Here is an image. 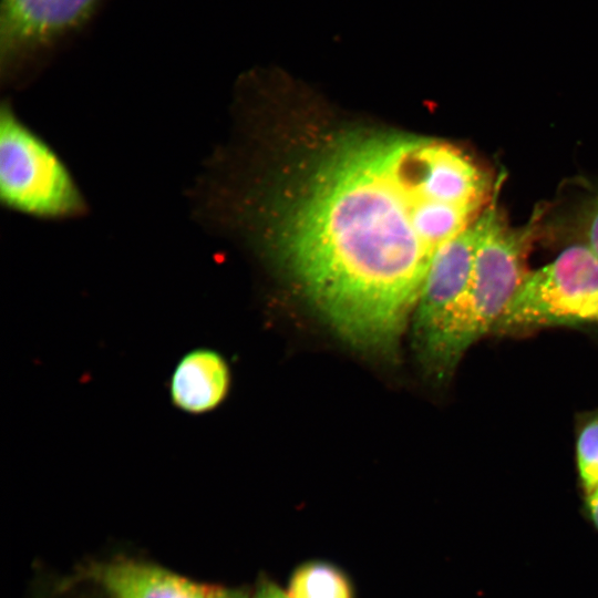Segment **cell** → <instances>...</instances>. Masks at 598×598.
Wrapping results in <instances>:
<instances>
[{"instance_id": "cell-10", "label": "cell", "mask_w": 598, "mask_h": 598, "mask_svg": "<svg viewBox=\"0 0 598 598\" xmlns=\"http://www.w3.org/2000/svg\"><path fill=\"white\" fill-rule=\"evenodd\" d=\"M577 464L586 493L598 487V417L588 422L577 440Z\"/></svg>"}, {"instance_id": "cell-14", "label": "cell", "mask_w": 598, "mask_h": 598, "mask_svg": "<svg viewBox=\"0 0 598 598\" xmlns=\"http://www.w3.org/2000/svg\"><path fill=\"white\" fill-rule=\"evenodd\" d=\"M587 509L588 514L598 529V487L590 493H587Z\"/></svg>"}, {"instance_id": "cell-6", "label": "cell", "mask_w": 598, "mask_h": 598, "mask_svg": "<svg viewBox=\"0 0 598 598\" xmlns=\"http://www.w3.org/2000/svg\"><path fill=\"white\" fill-rule=\"evenodd\" d=\"M478 234L477 217L467 228L443 244L429 266L413 311L415 350L426 371L467 292Z\"/></svg>"}, {"instance_id": "cell-7", "label": "cell", "mask_w": 598, "mask_h": 598, "mask_svg": "<svg viewBox=\"0 0 598 598\" xmlns=\"http://www.w3.org/2000/svg\"><path fill=\"white\" fill-rule=\"evenodd\" d=\"M230 384L229 364L223 354L209 348H195L178 360L169 377V401L183 413L204 415L226 400Z\"/></svg>"}, {"instance_id": "cell-9", "label": "cell", "mask_w": 598, "mask_h": 598, "mask_svg": "<svg viewBox=\"0 0 598 598\" xmlns=\"http://www.w3.org/2000/svg\"><path fill=\"white\" fill-rule=\"evenodd\" d=\"M287 594L289 598H354L347 574L322 560L299 565L290 577Z\"/></svg>"}, {"instance_id": "cell-13", "label": "cell", "mask_w": 598, "mask_h": 598, "mask_svg": "<svg viewBox=\"0 0 598 598\" xmlns=\"http://www.w3.org/2000/svg\"><path fill=\"white\" fill-rule=\"evenodd\" d=\"M206 598H249L248 594L241 589L209 588Z\"/></svg>"}, {"instance_id": "cell-8", "label": "cell", "mask_w": 598, "mask_h": 598, "mask_svg": "<svg viewBox=\"0 0 598 598\" xmlns=\"http://www.w3.org/2000/svg\"><path fill=\"white\" fill-rule=\"evenodd\" d=\"M111 598H206V586L167 569L135 561H115L94 570Z\"/></svg>"}, {"instance_id": "cell-12", "label": "cell", "mask_w": 598, "mask_h": 598, "mask_svg": "<svg viewBox=\"0 0 598 598\" xmlns=\"http://www.w3.org/2000/svg\"><path fill=\"white\" fill-rule=\"evenodd\" d=\"M251 598H289V596L275 581L265 577L259 580Z\"/></svg>"}, {"instance_id": "cell-2", "label": "cell", "mask_w": 598, "mask_h": 598, "mask_svg": "<svg viewBox=\"0 0 598 598\" xmlns=\"http://www.w3.org/2000/svg\"><path fill=\"white\" fill-rule=\"evenodd\" d=\"M480 234L472 277L429 373L437 379L451 373L477 339L494 330L529 272L527 255L536 221L512 228L495 203L478 216Z\"/></svg>"}, {"instance_id": "cell-4", "label": "cell", "mask_w": 598, "mask_h": 598, "mask_svg": "<svg viewBox=\"0 0 598 598\" xmlns=\"http://www.w3.org/2000/svg\"><path fill=\"white\" fill-rule=\"evenodd\" d=\"M598 322V258L584 244L529 271L495 329Z\"/></svg>"}, {"instance_id": "cell-5", "label": "cell", "mask_w": 598, "mask_h": 598, "mask_svg": "<svg viewBox=\"0 0 598 598\" xmlns=\"http://www.w3.org/2000/svg\"><path fill=\"white\" fill-rule=\"evenodd\" d=\"M102 0H1L0 58L9 80L35 69L92 18Z\"/></svg>"}, {"instance_id": "cell-3", "label": "cell", "mask_w": 598, "mask_h": 598, "mask_svg": "<svg viewBox=\"0 0 598 598\" xmlns=\"http://www.w3.org/2000/svg\"><path fill=\"white\" fill-rule=\"evenodd\" d=\"M0 198L11 210L43 219L70 218L84 209L61 157L9 105L0 113Z\"/></svg>"}, {"instance_id": "cell-11", "label": "cell", "mask_w": 598, "mask_h": 598, "mask_svg": "<svg viewBox=\"0 0 598 598\" xmlns=\"http://www.w3.org/2000/svg\"><path fill=\"white\" fill-rule=\"evenodd\" d=\"M579 243L587 246L598 258V189L580 206L576 218Z\"/></svg>"}, {"instance_id": "cell-1", "label": "cell", "mask_w": 598, "mask_h": 598, "mask_svg": "<svg viewBox=\"0 0 598 598\" xmlns=\"http://www.w3.org/2000/svg\"><path fill=\"white\" fill-rule=\"evenodd\" d=\"M488 190L486 174L443 141L344 136L290 208L285 259L341 339L391 355L435 251L478 217Z\"/></svg>"}]
</instances>
